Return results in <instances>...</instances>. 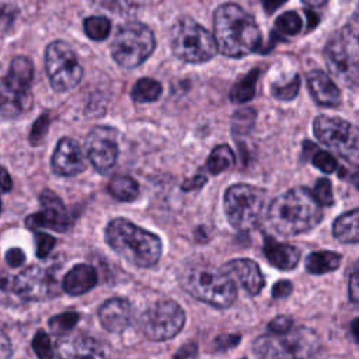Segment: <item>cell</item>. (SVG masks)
<instances>
[{"instance_id": "obj_1", "label": "cell", "mask_w": 359, "mask_h": 359, "mask_svg": "<svg viewBox=\"0 0 359 359\" xmlns=\"http://www.w3.org/2000/svg\"><path fill=\"white\" fill-rule=\"evenodd\" d=\"M213 38L217 50L227 57H244L258 52L262 43L254 17L236 3H226L215 10Z\"/></svg>"}, {"instance_id": "obj_2", "label": "cell", "mask_w": 359, "mask_h": 359, "mask_svg": "<svg viewBox=\"0 0 359 359\" xmlns=\"http://www.w3.org/2000/svg\"><path fill=\"white\" fill-rule=\"evenodd\" d=\"M271 227L280 236H296L313 230L323 219L321 205L303 187L276 196L266 210Z\"/></svg>"}, {"instance_id": "obj_3", "label": "cell", "mask_w": 359, "mask_h": 359, "mask_svg": "<svg viewBox=\"0 0 359 359\" xmlns=\"http://www.w3.org/2000/svg\"><path fill=\"white\" fill-rule=\"evenodd\" d=\"M105 241L119 257L139 268L154 266L163 252L158 236L123 217H116L107 224Z\"/></svg>"}, {"instance_id": "obj_4", "label": "cell", "mask_w": 359, "mask_h": 359, "mask_svg": "<svg viewBox=\"0 0 359 359\" xmlns=\"http://www.w3.org/2000/svg\"><path fill=\"white\" fill-rule=\"evenodd\" d=\"M180 283L196 300L217 309L231 306L237 297L234 280L222 268L217 269L205 264H194L184 268L180 275Z\"/></svg>"}, {"instance_id": "obj_5", "label": "cell", "mask_w": 359, "mask_h": 359, "mask_svg": "<svg viewBox=\"0 0 359 359\" xmlns=\"http://www.w3.org/2000/svg\"><path fill=\"white\" fill-rule=\"evenodd\" d=\"M324 59L328 70L341 83L358 88L359 79V49H358V20L344 25L332 34L324 48Z\"/></svg>"}, {"instance_id": "obj_6", "label": "cell", "mask_w": 359, "mask_h": 359, "mask_svg": "<svg viewBox=\"0 0 359 359\" xmlns=\"http://www.w3.org/2000/svg\"><path fill=\"white\" fill-rule=\"evenodd\" d=\"M268 205L266 191L250 184H234L223 196L226 217L231 227L240 231L255 229L266 215Z\"/></svg>"}, {"instance_id": "obj_7", "label": "cell", "mask_w": 359, "mask_h": 359, "mask_svg": "<svg viewBox=\"0 0 359 359\" xmlns=\"http://www.w3.org/2000/svg\"><path fill=\"white\" fill-rule=\"evenodd\" d=\"M170 43L174 55L187 63L208 62L217 52L213 35L191 17L175 21L170 32Z\"/></svg>"}, {"instance_id": "obj_8", "label": "cell", "mask_w": 359, "mask_h": 359, "mask_svg": "<svg viewBox=\"0 0 359 359\" xmlns=\"http://www.w3.org/2000/svg\"><path fill=\"white\" fill-rule=\"evenodd\" d=\"M320 349L317 334L307 328H290L283 334L261 335L252 342V351L261 358H311Z\"/></svg>"}, {"instance_id": "obj_9", "label": "cell", "mask_w": 359, "mask_h": 359, "mask_svg": "<svg viewBox=\"0 0 359 359\" xmlns=\"http://www.w3.org/2000/svg\"><path fill=\"white\" fill-rule=\"evenodd\" d=\"M154 48L153 31L139 21H129L116 29L111 43V55L121 67L133 69L142 65Z\"/></svg>"}, {"instance_id": "obj_10", "label": "cell", "mask_w": 359, "mask_h": 359, "mask_svg": "<svg viewBox=\"0 0 359 359\" xmlns=\"http://www.w3.org/2000/svg\"><path fill=\"white\" fill-rule=\"evenodd\" d=\"M45 69L52 88L65 93L74 88L83 77V67L73 48L65 41H53L45 50Z\"/></svg>"}, {"instance_id": "obj_11", "label": "cell", "mask_w": 359, "mask_h": 359, "mask_svg": "<svg viewBox=\"0 0 359 359\" xmlns=\"http://www.w3.org/2000/svg\"><path fill=\"white\" fill-rule=\"evenodd\" d=\"M316 137L345 160H358V128L351 122L330 115H318L313 122Z\"/></svg>"}, {"instance_id": "obj_12", "label": "cell", "mask_w": 359, "mask_h": 359, "mask_svg": "<svg viewBox=\"0 0 359 359\" xmlns=\"http://www.w3.org/2000/svg\"><path fill=\"white\" fill-rule=\"evenodd\" d=\"M185 324V314L174 300H163L149 307L140 320V330L150 341L174 338Z\"/></svg>"}, {"instance_id": "obj_13", "label": "cell", "mask_w": 359, "mask_h": 359, "mask_svg": "<svg viewBox=\"0 0 359 359\" xmlns=\"http://www.w3.org/2000/svg\"><path fill=\"white\" fill-rule=\"evenodd\" d=\"M14 289L18 300L39 302L57 294V280L49 268L32 265L14 276Z\"/></svg>"}, {"instance_id": "obj_14", "label": "cell", "mask_w": 359, "mask_h": 359, "mask_svg": "<svg viewBox=\"0 0 359 359\" xmlns=\"http://www.w3.org/2000/svg\"><path fill=\"white\" fill-rule=\"evenodd\" d=\"M86 150L93 167L107 174L118 158V132L111 126H95L86 137Z\"/></svg>"}, {"instance_id": "obj_15", "label": "cell", "mask_w": 359, "mask_h": 359, "mask_svg": "<svg viewBox=\"0 0 359 359\" xmlns=\"http://www.w3.org/2000/svg\"><path fill=\"white\" fill-rule=\"evenodd\" d=\"M42 209L36 213L29 215L25 219V226L28 229H52L55 231H66L72 226L70 216L60 201V198L49 189H45L39 195Z\"/></svg>"}, {"instance_id": "obj_16", "label": "cell", "mask_w": 359, "mask_h": 359, "mask_svg": "<svg viewBox=\"0 0 359 359\" xmlns=\"http://www.w3.org/2000/svg\"><path fill=\"white\" fill-rule=\"evenodd\" d=\"M52 170L62 177H73L84 171L86 157L80 144L72 137H62L52 154Z\"/></svg>"}, {"instance_id": "obj_17", "label": "cell", "mask_w": 359, "mask_h": 359, "mask_svg": "<svg viewBox=\"0 0 359 359\" xmlns=\"http://www.w3.org/2000/svg\"><path fill=\"white\" fill-rule=\"evenodd\" d=\"M222 271L227 273L231 279H236L240 286L248 292L251 296L261 293L265 286L264 275L258 264L248 258H237L226 262L222 266Z\"/></svg>"}, {"instance_id": "obj_18", "label": "cell", "mask_w": 359, "mask_h": 359, "mask_svg": "<svg viewBox=\"0 0 359 359\" xmlns=\"http://www.w3.org/2000/svg\"><path fill=\"white\" fill-rule=\"evenodd\" d=\"M132 317V307L126 299L112 297L102 303L98 310L101 325L109 332H122L128 328Z\"/></svg>"}, {"instance_id": "obj_19", "label": "cell", "mask_w": 359, "mask_h": 359, "mask_svg": "<svg viewBox=\"0 0 359 359\" xmlns=\"http://www.w3.org/2000/svg\"><path fill=\"white\" fill-rule=\"evenodd\" d=\"M307 88L313 100L321 107H335L341 101V91L323 70H311L307 74Z\"/></svg>"}, {"instance_id": "obj_20", "label": "cell", "mask_w": 359, "mask_h": 359, "mask_svg": "<svg viewBox=\"0 0 359 359\" xmlns=\"http://www.w3.org/2000/svg\"><path fill=\"white\" fill-rule=\"evenodd\" d=\"M264 254L268 262L280 271H290L300 261V250L297 247L279 243L272 237H265Z\"/></svg>"}, {"instance_id": "obj_21", "label": "cell", "mask_w": 359, "mask_h": 359, "mask_svg": "<svg viewBox=\"0 0 359 359\" xmlns=\"http://www.w3.org/2000/svg\"><path fill=\"white\" fill-rule=\"evenodd\" d=\"M98 276L95 269L87 264H79L73 266L63 278L62 287L72 296L84 294L97 285Z\"/></svg>"}, {"instance_id": "obj_22", "label": "cell", "mask_w": 359, "mask_h": 359, "mask_svg": "<svg viewBox=\"0 0 359 359\" xmlns=\"http://www.w3.org/2000/svg\"><path fill=\"white\" fill-rule=\"evenodd\" d=\"M34 77L32 62L25 56H15L3 77L8 88L17 94H28Z\"/></svg>"}, {"instance_id": "obj_23", "label": "cell", "mask_w": 359, "mask_h": 359, "mask_svg": "<svg viewBox=\"0 0 359 359\" xmlns=\"http://www.w3.org/2000/svg\"><path fill=\"white\" fill-rule=\"evenodd\" d=\"M32 107V95L17 94L8 88L4 79L0 77V118H15Z\"/></svg>"}, {"instance_id": "obj_24", "label": "cell", "mask_w": 359, "mask_h": 359, "mask_svg": "<svg viewBox=\"0 0 359 359\" xmlns=\"http://www.w3.org/2000/svg\"><path fill=\"white\" fill-rule=\"evenodd\" d=\"M57 355L65 358H77V356H94L100 358L104 356L102 349L97 344L95 339L86 337V335H77L74 338H65L59 341L57 344Z\"/></svg>"}, {"instance_id": "obj_25", "label": "cell", "mask_w": 359, "mask_h": 359, "mask_svg": "<svg viewBox=\"0 0 359 359\" xmlns=\"http://www.w3.org/2000/svg\"><path fill=\"white\" fill-rule=\"evenodd\" d=\"M358 216V209H352L337 217L332 224V234L335 236V238H338L342 243L356 244L359 241Z\"/></svg>"}, {"instance_id": "obj_26", "label": "cell", "mask_w": 359, "mask_h": 359, "mask_svg": "<svg viewBox=\"0 0 359 359\" xmlns=\"http://www.w3.org/2000/svg\"><path fill=\"white\" fill-rule=\"evenodd\" d=\"M341 258L335 251H316L306 257L304 266L309 273L323 275L335 271L341 265Z\"/></svg>"}, {"instance_id": "obj_27", "label": "cell", "mask_w": 359, "mask_h": 359, "mask_svg": "<svg viewBox=\"0 0 359 359\" xmlns=\"http://www.w3.org/2000/svg\"><path fill=\"white\" fill-rule=\"evenodd\" d=\"M108 192L118 201L130 202L137 198L139 185L129 175H116L109 181Z\"/></svg>"}, {"instance_id": "obj_28", "label": "cell", "mask_w": 359, "mask_h": 359, "mask_svg": "<svg viewBox=\"0 0 359 359\" xmlns=\"http://www.w3.org/2000/svg\"><path fill=\"white\" fill-rule=\"evenodd\" d=\"M163 91L161 83L151 77L139 79L130 91V97L135 102H154L160 98Z\"/></svg>"}, {"instance_id": "obj_29", "label": "cell", "mask_w": 359, "mask_h": 359, "mask_svg": "<svg viewBox=\"0 0 359 359\" xmlns=\"http://www.w3.org/2000/svg\"><path fill=\"white\" fill-rule=\"evenodd\" d=\"M234 163H236V157L231 147L227 144H219L209 154L206 167L210 174L216 175L229 170L231 165H234Z\"/></svg>"}, {"instance_id": "obj_30", "label": "cell", "mask_w": 359, "mask_h": 359, "mask_svg": "<svg viewBox=\"0 0 359 359\" xmlns=\"http://www.w3.org/2000/svg\"><path fill=\"white\" fill-rule=\"evenodd\" d=\"M259 76L258 69L248 72L241 80H238L230 90V100L233 102H245L255 95V84Z\"/></svg>"}, {"instance_id": "obj_31", "label": "cell", "mask_w": 359, "mask_h": 359, "mask_svg": "<svg viewBox=\"0 0 359 359\" xmlns=\"http://www.w3.org/2000/svg\"><path fill=\"white\" fill-rule=\"evenodd\" d=\"M86 35L93 41H104L111 32V21L102 15L87 17L83 22Z\"/></svg>"}, {"instance_id": "obj_32", "label": "cell", "mask_w": 359, "mask_h": 359, "mask_svg": "<svg viewBox=\"0 0 359 359\" xmlns=\"http://www.w3.org/2000/svg\"><path fill=\"white\" fill-rule=\"evenodd\" d=\"M257 119V112L254 108L245 107V108H240L233 114L231 118V132L237 136L241 135H247Z\"/></svg>"}, {"instance_id": "obj_33", "label": "cell", "mask_w": 359, "mask_h": 359, "mask_svg": "<svg viewBox=\"0 0 359 359\" xmlns=\"http://www.w3.org/2000/svg\"><path fill=\"white\" fill-rule=\"evenodd\" d=\"M303 22L296 11H285L275 21V31L282 36H293L302 31Z\"/></svg>"}, {"instance_id": "obj_34", "label": "cell", "mask_w": 359, "mask_h": 359, "mask_svg": "<svg viewBox=\"0 0 359 359\" xmlns=\"http://www.w3.org/2000/svg\"><path fill=\"white\" fill-rule=\"evenodd\" d=\"M79 320H80L79 313L66 311V313H60V314L50 317L48 324H49L50 331L55 335H66L69 331H72L74 328V325L79 323Z\"/></svg>"}, {"instance_id": "obj_35", "label": "cell", "mask_w": 359, "mask_h": 359, "mask_svg": "<svg viewBox=\"0 0 359 359\" xmlns=\"http://www.w3.org/2000/svg\"><path fill=\"white\" fill-rule=\"evenodd\" d=\"M299 88H300V77L294 74L293 79H290L287 83L273 84L271 87V93L279 101H292L293 98H296Z\"/></svg>"}, {"instance_id": "obj_36", "label": "cell", "mask_w": 359, "mask_h": 359, "mask_svg": "<svg viewBox=\"0 0 359 359\" xmlns=\"http://www.w3.org/2000/svg\"><path fill=\"white\" fill-rule=\"evenodd\" d=\"M311 194L320 205L331 206L334 203L332 185H331V181L328 178H324V177L318 178L316 185H314V191Z\"/></svg>"}, {"instance_id": "obj_37", "label": "cell", "mask_w": 359, "mask_h": 359, "mask_svg": "<svg viewBox=\"0 0 359 359\" xmlns=\"http://www.w3.org/2000/svg\"><path fill=\"white\" fill-rule=\"evenodd\" d=\"M32 349L36 353V356H39L42 359H49L55 355L52 342H50V337L43 330H39L35 334V337L32 339Z\"/></svg>"}, {"instance_id": "obj_38", "label": "cell", "mask_w": 359, "mask_h": 359, "mask_svg": "<svg viewBox=\"0 0 359 359\" xmlns=\"http://www.w3.org/2000/svg\"><path fill=\"white\" fill-rule=\"evenodd\" d=\"M18 300L14 289V276L0 269V304Z\"/></svg>"}, {"instance_id": "obj_39", "label": "cell", "mask_w": 359, "mask_h": 359, "mask_svg": "<svg viewBox=\"0 0 359 359\" xmlns=\"http://www.w3.org/2000/svg\"><path fill=\"white\" fill-rule=\"evenodd\" d=\"M311 157H313V158H311V163H313L318 170H321V171L325 172V174L334 172V171L337 170V167H338V163H337L335 157H334L331 153L325 151V150H317L316 153H313Z\"/></svg>"}, {"instance_id": "obj_40", "label": "cell", "mask_w": 359, "mask_h": 359, "mask_svg": "<svg viewBox=\"0 0 359 359\" xmlns=\"http://www.w3.org/2000/svg\"><path fill=\"white\" fill-rule=\"evenodd\" d=\"M49 123H50V118L48 114H42L32 125L31 128V132H29V142L31 144H38L43 140L46 132H48V128H49Z\"/></svg>"}, {"instance_id": "obj_41", "label": "cell", "mask_w": 359, "mask_h": 359, "mask_svg": "<svg viewBox=\"0 0 359 359\" xmlns=\"http://www.w3.org/2000/svg\"><path fill=\"white\" fill-rule=\"evenodd\" d=\"M56 244V238L46 233H35V245H36V257L43 259L49 255L53 245Z\"/></svg>"}, {"instance_id": "obj_42", "label": "cell", "mask_w": 359, "mask_h": 359, "mask_svg": "<svg viewBox=\"0 0 359 359\" xmlns=\"http://www.w3.org/2000/svg\"><path fill=\"white\" fill-rule=\"evenodd\" d=\"M293 328V320L289 316H276L273 320L269 321L268 330L271 334H283Z\"/></svg>"}, {"instance_id": "obj_43", "label": "cell", "mask_w": 359, "mask_h": 359, "mask_svg": "<svg viewBox=\"0 0 359 359\" xmlns=\"http://www.w3.org/2000/svg\"><path fill=\"white\" fill-rule=\"evenodd\" d=\"M4 258H6V262L11 266V268H18L24 264L25 261V254L21 248L18 247H14V248H10L6 251L4 254Z\"/></svg>"}, {"instance_id": "obj_44", "label": "cell", "mask_w": 359, "mask_h": 359, "mask_svg": "<svg viewBox=\"0 0 359 359\" xmlns=\"http://www.w3.org/2000/svg\"><path fill=\"white\" fill-rule=\"evenodd\" d=\"M292 290H293V285L290 280H286V279L278 280L272 287V297L273 299H285L292 293Z\"/></svg>"}, {"instance_id": "obj_45", "label": "cell", "mask_w": 359, "mask_h": 359, "mask_svg": "<svg viewBox=\"0 0 359 359\" xmlns=\"http://www.w3.org/2000/svg\"><path fill=\"white\" fill-rule=\"evenodd\" d=\"M240 342V335H220L215 341V351H224L236 346Z\"/></svg>"}, {"instance_id": "obj_46", "label": "cell", "mask_w": 359, "mask_h": 359, "mask_svg": "<svg viewBox=\"0 0 359 359\" xmlns=\"http://www.w3.org/2000/svg\"><path fill=\"white\" fill-rule=\"evenodd\" d=\"M358 266L356 264L353 265V269L351 272V278H349V285H348V292H349V297L353 303H358V297H359V287H358Z\"/></svg>"}, {"instance_id": "obj_47", "label": "cell", "mask_w": 359, "mask_h": 359, "mask_svg": "<svg viewBox=\"0 0 359 359\" xmlns=\"http://www.w3.org/2000/svg\"><path fill=\"white\" fill-rule=\"evenodd\" d=\"M205 184H206V177H205V175H195L194 178L187 180V181L182 184V191H185V192H188V191H195V189L202 188Z\"/></svg>"}, {"instance_id": "obj_48", "label": "cell", "mask_w": 359, "mask_h": 359, "mask_svg": "<svg viewBox=\"0 0 359 359\" xmlns=\"http://www.w3.org/2000/svg\"><path fill=\"white\" fill-rule=\"evenodd\" d=\"M198 355V346L195 344H185L174 355V358H194Z\"/></svg>"}, {"instance_id": "obj_49", "label": "cell", "mask_w": 359, "mask_h": 359, "mask_svg": "<svg viewBox=\"0 0 359 359\" xmlns=\"http://www.w3.org/2000/svg\"><path fill=\"white\" fill-rule=\"evenodd\" d=\"M13 187V181L10 174L7 172V170L4 167L0 165V194L3 192H8Z\"/></svg>"}, {"instance_id": "obj_50", "label": "cell", "mask_w": 359, "mask_h": 359, "mask_svg": "<svg viewBox=\"0 0 359 359\" xmlns=\"http://www.w3.org/2000/svg\"><path fill=\"white\" fill-rule=\"evenodd\" d=\"M287 0H261L262 3V7L265 10V13L268 14H272L275 13L280 6H283Z\"/></svg>"}, {"instance_id": "obj_51", "label": "cell", "mask_w": 359, "mask_h": 359, "mask_svg": "<svg viewBox=\"0 0 359 359\" xmlns=\"http://www.w3.org/2000/svg\"><path fill=\"white\" fill-rule=\"evenodd\" d=\"M14 20V11H10L7 7L0 6V27L8 25Z\"/></svg>"}, {"instance_id": "obj_52", "label": "cell", "mask_w": 359, "mask_h": 359, "mask_svg": "<svg viewBox=\"0 0 359 359\" xmlns=\"http://www.w3.org/2000/svg\"><path fill=\"white\" fill-rule=\"evenodd\" d=\"M328 0H303V3H306L309 7H321L323 4H325Z\"/></svg>"}, {"instance_id": "obj_53", "label": "cell", "mask_w": 359, "mask_h": 359, "mask_svg": "<svg viewBox=\"0 0 359 359\" xmlns=\"http://www.w3.org/2000/svg\"><path fill=\"white\" fill-rule=\"evenodd\" d=\"M307 15H309V28H314L317 25V22H318L317 15L310 13V11H307Z\"/></svg>"}, {"instance_id": "obj_54", "label": "cell", "mask_w": 359, "mask_h": 359, "mask_svg": "<svg viewBox=\"0 0 359 359\" xmlns=\"http://www.w3.org/2000/svg\"><path fill=\"white\" fill-rule=\"evenodd\" d=\"M352 332H353V338H355V341H358V332H356V320H353V323H352Z\"/></svg>"}, {"instance_id": "obj_55", "label": "cell", "mask_w": 359, "mask_h": 359, "mask_svg": "<svg viewBox=\"0 0 359 359\" xmlns=\"http://www.w3.org/2000/svg\"><path fill=\"white\" fill-rule=\"evenodd\" d=\"M0 212H1V201H0Z\"/></svg>"}]
</instances>
